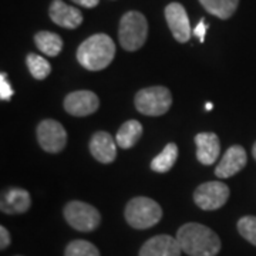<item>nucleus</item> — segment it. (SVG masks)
Segmentation results:
<instances>
[{
	"label": "nucleus",
	"instance_id": "obj_3",
	"mask_svg": "<svg viewBox=\"0 0 256 256\" xmlns=\"http://www.w3.org/2000/svg\"><path fill=\"white\" fill-rule=\"evenodd\" d=\"M148 36V23L140 12H127L120 20V44L127 52H136L146 44Z\"/></svg>",
	"mask_w": 256,
	"mask_h": 256
},
{
	"label": "nucleus",
	"instance_id": "obj_18",
	"mask_svg": "<svg viewBox=\"0 0 256 256\" xmlns=\"http://www.w3.org/2000/svg\"><path fill=\"white\" fill-rule=\"evenodd\" d=\"M34 43L37 48L50 57H56L63 50V40L62 37L52 32H38L34 36Z\"/></svg>",
	"mask_w": 256,
	"mask_h": 256
},
{
	"label": "nucleus",
	"instance_id": "obj_29",
	"mask_svg": "<svg viewBox=\"0 0 256 256\" xmlns=\"http://www.w3.org/2000/svg\"><path fill=\"white\" fill-rule=\"evenodd\" d=\"M212 107H214V106H212L210 102H208V104L205 106V108H206V110H212Z\"/></svg>",
	"mask_w": 256,
	"mask_h": 256
},
{
	"label": "nucleus",
	"instance_id": "obj_6",
	"mask_svg": "<svg viewBox=\"0 0 256 256\" xmlns=\"http://www.w3.org/2000/svg\"><path fill=\"white\" fill-rule=\"evenodd\" d=\"M64 218L67 224L80 232H92L98 228L101 222L100 212L90 204L72 201L64 206Z\"/></svg>",
	"mask_w": 256,
	"mask_h": 256
},
{
	"label": "nucleus",
	"instance_id": "obj_28",
	"mask_svg": "<svg viewBox=\"0 0 256 256\" xmlns=\"http://www.w3.org/2000/svg\"><path fill=\"white\" fill-rule=\"evenodd\" d=\"M252 154H254V158H255L256 161V142L254 144V146H252Z\"/></svg>",
	"mask_w": 256,
	"mask_h": 256
},
{
	"label": "nucleus",
	"instance_id": "obj_10",
	"mask_svg": "<svg viewBox=\"0 0 256 256\" xmlns=\"http://www.w3.org/2000/svg\"><path fill=\"white\" fill-rule=\"evenodd\" d=\"M165 18L172 36L180 43H186L191 38V26L186 10L181 3H170L165 8Z\"/></svg>",
	"mask_w": 256,
	"mask_h": 256
},
{
	"label": "nucleus",
	"instance_id": "obj_14",
	"mask_svg": "<svg viewBox=\"0 0 256 256\" xmlns=\"http://www.w3.org/2000/svg\"><path fill=\"white\" fill-rule=\"evenodd\" d=\"M48 14L60 28H77L82 23V12L74 6L66 4L63 0H53L48 9Z\"/></svg>",
	"mask_w": 256,
	"mask_h": 256
},
{
	"label": "nucleus",
	"instance_id": "obj_9",
	"mask_svg": "<svg viewBox=\"0 0 256 256\" xmlns=\"http://www.w3.org/2000/svg\"><path fill=\"white\" fill-rule=\"evenodd\" d=\"M100 100L97 94L88 90H78V92H70L64 98V108L68 114L74 117H86L92 116V112L98 110Z\"/></svg>",
	"mask_w": 256,
	"mask_h": 256
},
{
	"label": "nucleus",
	"instance_id": "obj_22",
	"mask_svg": "<svg viewBox=\"0 0 256 256\" xmlns=\"http://www.w3.org/2000/svg\"><path fill=\"white\" fill-rule=\"evenodd\" d=\"M64 256H100V250L92 242L77 239L66 246Z\"/></svg>",
	"mask_w": 256,
	"mask_h": 256
},
{
	"label": "nucleus",
	"instance_id": "obj_8",
	"mask_svg": "<svg viewBox=\"0 0 256 256\" xmlns=\"http://www.w3.org/2000/svg\"><path fill=\"white\" fill-rule=\"evenodd\" d=\"M37 141L47 152H60L67 144V132L56 120H43L37 126Z\"/></svg>",
	"mask_w": 256,
	"mask_h": 256
},
{
	"label": "nucleus",
	"instance_id": "obj_15",
	"mask_svg": "<svg viewBox=\"0 0 256 256\" xmlns=\"http://www.w3.org/2000/svg\"><path fill=\"white\" fill-rule=\"evenodd\" d=\"M32 198L26 190L22 188H8L2 194L0 210L8 215H18L24 214L30 210Z\"/></svg>",
	"mask_w": 256,
	"mask_h": 256
},
{
	"label": "nucleus",
	"instance_id": "obj_13",
	"mask_svg": "<svg viewBox=\"0 0 256 256\" xmlns=\"http://www.w3.org/2000/svg\"><path fill=\"white\" fill-rule=\"evenodd\" d=\"M92 156L102 164H111L117 156V141L106 131L96 132L90 140Z\"/></svg>",
	"mask_w": 256,
	"mask_h": 256
},
{
	"label": "nucleus",
	"instance_id": "obj_16",
	"mask_svg": "<svg viewBox=\"0 0 256 256\" xmlns=\"http://www.w3.org/2000/svg\"><path fill=\"white\" fill-rule=\"evenodd\" d=\"M196 158L204 165H212L220 154V138L214 132H200L195 136Z\"/></svg>",
	"mask_w": 256,
	"mask_h": 256
},
{
	"label": "nucleus",
	"instance_id": "obj_12",
	"mask_svg": "<svg viewBox=\"0 0 256 256\" xmlns=\"http://www.w3.org/2000/svg\"><path fill=\"white\" fill-rule=\"evenodd\" d=\"M181 252L182 249L176 238L170 235H156L141 246L138 256H181Z\"/></svg>",
	"mask_w": 256,
	"mask_h": 256
},
{
	"label": "nucleus",
	"instance_id": "obj_7",
	"mask_svg": "<svg viewBox=\"0 0 256 256\" xmlns=\"http://www.w3.org/2000/svg\"><path fill=\"white\" fill-rule=\"evenodd\" d=\"M228 198V185L220 181L201 184L194 192V201L204 210H220L226 204Z\"/></svg>",
	"mask_w": 256,
	"mask_h": 256
},
{
	"label": "nucleus",
	"instance_id": "obj_20",
	"mask_svg": "<svg viewBox=\"0 0 256 256\" xmlns=\"http://www.w3.org/2000/svg\"><path fill=\"white\" fill-rule=\"evenodd\" d=\"M176 158H178V146L174 142H170L151 161V170L156 171V172H161V174L168 172L176 162Z\"/></svg>",
	"mask_w": 256,
	"mask_h": 256
},
{
	"label": "nucleus",
	"instance_id": "obj_2",
	"mask_svg": "<svg viewBox=\"0 0 256 256\" xmlns=\"http://www.w3.org/2000/svg\"><path fill=\"white\" fill-rule=\"evenodd\" d=\"M116 56V44L112 38L98 33L84 40L77 48V60L90 72H100L108 67Z\"/></svg>",
	"mask_w": 256,
	"mask_h": 256
},
{
	"label": "nucleus",
	"instance_id": "obj_27",
	"mask_svg": "<svg viewBox=\"0 0 256 256\" xmlns=\"http://www.w3.org/2000/svg\"><path fill=\"white\" fill-rule=\"evenodd\" d=\"M72 2L82 8H87V9H92L100 3V0H72Z\"/></svg>",
	"mask_w": 256,
	"mask_h": 256
},
{
	"label": "nucleus",
	"instance_id": "obj_19",
	"mask_svg": "<svg viewBox=\"0 0 256 256\" xmlns=\"http://www.w3.org/2000/svg\"><path fill=\"white\" fill-rule=\"evenodd\" d=\"M200 3L210 14L226 20L236 12L239 0H200Z\"/></svg>",
	"mask_w": 256,
	"mask_h": 256
},
{
	"label": "nucleus",
	"instance_id": "obj_24",
	"mask_svg": "<svg viewBox=\"0 0 256 256\" xmlns=\"http://www.w3.org/2000/svg\"><path fill=\"white\" fill-rule=\"evenodd\" d=\"M13 96V88L8 82V74H0V98L3 101H9Z\"/></svg>",
	"mask_w": 256,
	"mask_h": 256
},
{
	"label": "nucleus",
	"instance_id": "obj_17",
	"mask_svg": "<svg viewBox=\"0 0 256 256\" xmlns=\"http://www.w3.org/2000/svg\"><path fill=\"white\" fill-rule=\"evenodd\" d=\"M141 136H142V124L137 120H130L120 127L116 136V141L121 148L128 150L137 144Z\"/></svg>",
	"mask_w": 256,
	"mask_h": 256
},
{
	"label": "nucleus",
	"instance_id": "obj_4",
	"mask_svg": "<svg viewBox=\"0 0 256 256\" xmlns=\"http://www.w3.org/2000/svg\"><path fill=\"white\" fill-rule=\"evenodd\" d=\"M124 215L130 226L136 229H148L161 220L162 210L154 200L146 196H137L128 202Z\"/></svg>",
	"mask_w": 256,
	"mask_h": 256
},
{
	"label": "nucleus",
	"instance_id": "obj_23",
	"mask_svg": "<svg viewBox=\"0 0 256 256\" xmlns=\"http://www.w3.org/2000/svg\"><path fill=\"white\" fill-rule=\"evenodd\" d=\"M238 230L242 238L256 246V216H244L238 220Z\"/></svg>",
	"mask_w": 256,
	"mask_h": 256
},
{
	"label": "nucleus",
	"instance_id": "obj_5",
	"mask_svg": "<svg viewBox=\"0 0 256 256\" xmlns=\"http://www.w3.org/2000/svg\"><path fill=\"white\" fill-rule=\"evenodd\" d=\"M134 104L141 114L150 117H160L170 110L172 104V96L166 87H146L136 94Z\"/></svg>",
	"mask_w": 256,
	"mask_h": 256
},
{
	"label": "nucleus",
	"instance_id": "obj_21",
	"mask_svg": "<svg viewBox=\"0 0 256 256\" xmlns=\"http://www.w3.org/2000/svg\"><path fill=\"white\" fill-rule=\"evenodd\" d=\"M26 63H28V72L36 80H44L48 77V74L52 73V66L42 56L30 53L26 57Z\"/></svg>",
	"mask_w": 256,
	"mask_h": 256
},
{
	"label": "nucleus",
	"instance_id": "obj_11",
	"mask_svg": "<svg viewBox=\"0 0 256 256\" xmlns=\"http://www.w3.org/2000/svg\"><path fill=\"white\" fill-rule=\"evenodd\" d=\"M248 162V156L245 148L240 146H229L222 156V160L220 161L218 166L215 168V175L218 178H229L238 174L240 170L245 168Z\"/></svg>",
	"mask_w": 256,
	"mask_h": 256
},
{
	"label": "nucleus",
	"instance_id": "obj_1",
	"mask_svg": "<svg viewBox=\"0 0 256 256\" xmlns=\"http://www.w3.org/2000/svg\"><path fill=\"white\" fill-rule=\"evenodd\" d=\"M180 246L190 256H216L220 250V236L208 226L190 222L176 232Z\"/></svg>",
	"mask_w": 256,
	"mask_h": 256
},
{
	"label": "nucleus",
	"instance_id": "obj_26",
	"mask_svg": "<svg viewBox=\"0 0 256 256\" xmlns=\"http://www.w3.org/2000/svg\"><path fill=\"white\" fill-rule=\"evenodd\" d=\"M206 24H205V18H201V22L198 23V26L195 28L194 30V34L200 38V42L204 43V40H205V33H206Z\"/></svg>",
	"mask_w": 256,
	"mask_h": 256
},
{
	"label": "nucleus",
	"instance_id": "obj_25",
	"mask_svg": "<svg viewBox=\"0 0 256 256\" xmlns=\"http://www.w3.org/2000/svg\"><path fill=\"white\" fill-rule=\"evenodd\" d=\"M10 234L4 226H0V249H6L10 245Z\"/></svg>",
	"mask_w": 256,
	"mask_h": 256
}]
</instances>
